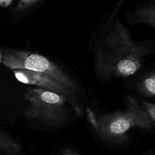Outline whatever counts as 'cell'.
<instances>
[{
  "label": "cell",
  "mask_w": 155,
  "mask_h": 155,
  "mask_svg": "<svg viewBox=\"0 0 155 155\" xmlns=\"http://www.w3.org/2000/svg\"><path fill=\"white\" fill-rule=\"evenodd\" d=\"M124 108L102 114L92 124L101 136L110 142L125 140L127 133L134 128L150 129L155 124L138 99L126 92L123 96Z\"/></svg>",
  "instance_id": "7a4b0ae2"
},
{
  "label": "cell",
  "mask_w": 155,
  "mask_h": 155,
  "mask_svg": "<svg viewBox=\"0 0 155 155\" xmlns=\"http://www.w3.org/2000/svg\"><path fill=\"white\" fill-rule=\"evenodd\" d=\"M152 155H155V154H152Z\"/></svg>",
  "instance_id": "8fae6325"
},
{
  "label": "cell",
  "mask_w": 155,
  "mask_h": 155,
  "mask_svg": "<svg viewBox=\"0 0 155 155\" xmlns=\"http://www.w3.org/2000/svg\"><path fill=\"white\" fill-rule=\"evenodd\" d=\"M127 93L155 103V62H148L133 75L122 79Z\"/></svg>",
  "instance_id": "3957f363"
},
{
  "label": "cell",
  "mask_w": 155,
  "mask_h": 155,
  "mask_svg": "<svg viewBox=\"0 0 155 155\" xmlns=\"http://www.w3.org/2000/svg\"><path fill=\"white\" fill-rule=\"evenodd\" d=\"M62 155H79V154L71 150L65 149L62 153Z\"/></svg>",
  "instance_id": "9c48e42d"
},
{
  "label": "cell",
  "mask_w": 155,
  "mask_h": 155,
  "mask_svg": "<svg viewBox=\"0 0 155 155\" xmlns=\"http://www.w3.org/2000/svg\"><path fill=\"white\" fill-rule=\"evenodd\" d=\"M124 19L131 25H146L155 29V0L137 2L131 9H126Z\"/></svg>",
  "instance_id": "277c9868"
},
{
  "label": "cell",
  "mask_w": 155,
  "mask_h": 155,
  "mask_svg": "<svg viewBox=\"0 0 155 155\" xmlns=\"http://www.w3.org/2000/svg\"><path fill=\"white\" fill-rule=\"evenodd\" d=\"M120 0L104 24L96 48V70L104 82L129 77L155 56V40H134L120 19Z\"/></svg>",
  "instance_id": "6da1fadb"
},
{
  "label": "cell",
  "mask_w": 155,
  "mask_h": 155,
  "mask_svg": "<svg viewBox=\"0 0 155 155\" xmlns=\"http://www.w3.org/2000/svg\"><path fill=\"white\" fill-rule=\"evenodd\" d=\"M24 67L26 69L38 71L45 72L50 67L48 60L38 54H32L28 56L24 62Z\"/></svg>",
  "instance_id": "5b68a950"
},
{
  "label": "cell",
  "mask_w": 155,
  "mask_h": 155,
  "mask_svg": "<svg viewBox=\"0 0 155 155\" xmlns=\"http://www.w3.org/2000/svg\"><path fill=\"white\" fill-rule=\"evenodd\" d=\"M42 99L49 104H56L59 102L60 97L56 93L50 91H45L41 95Z\"/></svg>",
  "instance_id": "52a82bcc"
},
{
  "label": "cell",
  "mask_w": 155,
  "mask_h": 155,
  "mask_svg": "<svg viewBox=\"0 0 155 155\" xmlns=\"http://www.w3.org/2000/svg\"><path fill=\"white\" fill-rule=\"evenodd\" d=\"M12 2V0H0V5L2 7H7Z\"/></svg>",
  "instance_id": "30bf717a"
},
{
  "label": "cell",
  "mask_w": 155,
  "mask_h": 155,
  "mask_svg": "<svg viewBox=\"0 0 155 155\" xmlns=\"http://www.w3.org/2000/svg\"><path fill=\"white\" fill-rule=\"evenodd\" d=\"M137 99L155 124V103L144 99Z\"/></svg>",
  "instance_id": "8992f818"
},
{
  "label": "cell",
  "mask_w": 155,
  "mask_h": 155,
  "mask_svg": "<svg viewBox=\"0 0 155 155\" xmlns=\"http://www.w3.org/2000/svg\"><path fill=\"white\" fill-rule=\"evenodd\" d=\"M15 76H16V79L18 81H19L20 82H23V83H25V84L29 83L27 78L23 73H19V72H17V73H15Z\"/></svg>",
  "instance_id": "ba28073f"
}]
</instances>
